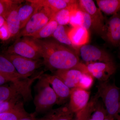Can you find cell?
Masks as SVG:
<instances>
[{"label":"cell","mask_w":120,"mask_h":120,"mask_svg":"<svg viewBox=\"0 0 120 120\" xmlns=\"http://www.w3.org/2000/svg\"><path fill=\"white\" fill-rule=\"evenodd\" d=\"M36 39L41 48L44 65L51 71L86 68L71 49L53 39Z\"/></svg>","instance_id":"1"},{"label":"cell","mask_w":120,"mask_h":120,"mask_svg":"<svg viewBox=\"0 0 120 120\" xmlns=\"http://www.w3.org/2000/svg\"><path fill=\"white\" fill-rule=\"evenodd\" d=\"M34 90L35 111L34 113L35 116L38 114L47 112L52 109L54 105H58L57 96L45 74L39 78Z\"/></svg>","instance_id":"2"},{"label":"cell","mask_w":120,"mask_h":120,"mask_svg":"<svg viewBox=\"0 0 120 120\" xmlns=\"http://www.w3.org/2000/svg\"><path fill=\"white\" fill-rule=\"evenodd\" d=\"M97 93L101 98L107 112V115L116 119L119 115L120 88L109 80L100 82L97 86Z\"/></svg>","instance_id":"3"},{"label":"cell","mask_w":120,"mask_h":120,"mask_svg":"<svg viewBox=\"0 0 120 120\" xmlns=\"http://www.w3.org/2000/svg\"><path fill=\"white\" fill-rule=\"evenodd\" d=\"M4 53L15 54L32 60L42 58L41 46L36 39L30 37L16 39Z\"/></svg>","instance_id":"4"},{"label":"cell","mask_w":120,"mask_h":120,"mask_svg":"<svg viewBox=\"0 0 120 120\" xmlns=\"http://www.w3.org/2000/svg\"><path fill=\"white\" fill-rule=\"evenodd\" d=\"M54 14L49 8L40 6L26 26L16 37V39L24 37H31L52 19Z\"/></svg>","instance_id":"5"},{"label":"cell","mask_w":120,"mask_h":120,"mask_svg":"<svg viewBox=\"0 0 120 120\" xmlns=\"http://www.w3.org/2000/svg\"><path fill=\"white\" fill-rule=\"evenodd\" d=\"M79 6L90 15L92 22L91 28L103 38L105 30V18L94 1L92 0H80Z\"/></svg>","instance_id":"6"},{"label":"cell","mask_w":120,"mask_h":120,"mask_svg":"<svg viewBox=\"0 0 120 120\" xmlns=\"http://www.w3.org/2000/svg\"><path fill=\"white\" fill-rule=\"evenodd\" d=\"M14 65L17 72L23 77L28 78L38 69L44 65L43 60H32L15 54H4Z\"/></svg>","instance_id":"7"},{"label":"cell","mask_w":120,"mask_h":120,"mask_svg":"<svg viewBox=\"0 0 120 120\" xmlns=\"http://www.w3.org/2000/svg\"><path fill=\"white\" fill-rule=\"evenodd\" d=\"M79 54L82 60L91 62H114L113 57L109 52L92 45L86 44L79 47Z\"/></svg>","instance_id":"8"},{"label":"cell","mask_w":120,"mask_h":120,"mask_svg":"<svg viewBox=\"0 0 120 120\" xmlns=\"http://www.w3.org/2000/svg\"><path fill=\"white\" fill-rule=\"evenodd\" d=\"M88 73L100 82L108 81L116 70L115 62H91L86 64Z\"/></svg>","instance_id":"9"},{"label":"cell","mask_w":120,"mask_h":120,"mask_svg":"<svg viewBox=\"0 0 120 120\" xmlns=\"http://www.w3.org/2000/svg\"><path fill=\"white\" fill-rule=\"evenodd\" d=\"M103 38L114 46H120V11L112 15L106 23Z\"/></svg>","instance_id":"10"},{"label":"cell","mask_w":120,"mask_h":120,"mask_svg":"<svg viewBox=\"0 0 120 120\" xmlns=\"http://www.w3.org/2000/svg\"><path fill=\"white\" fill-rule=\"evenodd\" d=\"M88 72L86 69L73 68L55 71L54 75L60 79L70 89L77 87L82 75Z\"/></svg>","instance_id":"11"},{"label":"cell","mask_w":120,"mask_h":120,"mask_svg":"<svg viewBox=\"0 0 120 120\" xmlns=\"http://www.w3.org/2000/svg\"><path fill=\"white\" fill-rule=\"evenodd\" d=\"M90 92L79 87L71 89L68 103L70 109L75 114L83 109L90 100Z\"/></svg>","instance_id":"12"},{"label":"cell","mask_w":120,"mask_h":120,"mask_svg":"<svg viewBox=\"0 0 120 120\" xmlns=\"http://www.w3.org/2000/svg\"><path fill=\"white\" fill-rule=\"evenodd\" d=\"M23 1L17 0L4 17L9 34V38L16 37L20 31V22L18 10Z\"/></svg>","instance_id":"13"},{"label":"cell","mask_w":120,"mask_h":120,"mask_svg":"<svg viewBox=\"0 0 120 120\" xmlns=\"http://www.w3.org/2000/svg\"><path fill=\"white\" fill-rule=\"evenodd\" d=\"M58 99V105H61L66 102L70 98L71 89L54 75L45 74Z\"/></svg>","instance_id":"14"},{"label":"cell","mask_w":120,"mask_h":120,"mask_svg":"<svg viewBox=\"0 0 120 120\" xmlns=\"http://www.w3.org/2000/svg\"><path fill=\"white\" fill-rule=\"evenodd\" d=\"M69 38L73 49L76 50L79 47L87 44L90 38L88 31L82 26L72 27L68 32Z\"/></svg>","instance_id":"15"},{"label":"cell","mask_w":120,"mask_h":120,"mask_svg":"<svg viewBox=\"0 0 120 120\" xmlns=\"http://www.w3.org/2000/svg\"><path fill=\"white\" fill-rule=\"evenodd\" d=\"M26 1V4L20 5L18 8V15L20 22V30L25 27L40 7L31 2L30 0Z\"/></svg>","instance_id":"16"},{"label":"cell","mask_w":120,"mask_h":120,"mask_svg":"<svg viewBox=\"0 0 120 120\" xmlns=\"http://www.w3.org/2000/svg\"><path fill=\"white\" fill-rule=\"evenodd\" d=\"M31 2L39 6L46 7L55 14L57 12L75 4L78 0H30Z\"/></svg>","instance_id":"17"},{"label":"cell","mask_w":120,"mask_h":120,"mask_svg":"<svg viewBox=\"0 0 120 120\" xmlns=\"http://www.w3.org/2000/svg\"><path fill=\"white\" fill-rule=\"evenodd\" d=\"M75 116V114L72 112L67 104L51 109L44 117L48 120H73Z\"/></svg>","instance_id":"18"},{"label":"cell","mask_w":120,"mask_h":120,"mask_svg":"<svg viewBox=\"0 0 120 120\" xmlns=\"http://www.w3.org/2000/svg\"><path fill=\"white\" fill-rule=\"evenodd\" d=\"M19 95L22 97L24 101L26 102V97L23 91L13 83L0 86V102Z\"/></svg>","instance_id":"19"},{"label":"cell","mask_w":120,"mask_h":120,"mask_svg":"<svg viewBox=\"0 0 120 120\" xmlns=\"http://www.w3.org/2000/svg\"><path fill=\"white\" fill-rule=\"evenodd\" d=\"M30 114L26 111L23 101H22L13 109L0 113V120H19Z\"/></svg>","instance_id":"20"},{"label":"cell","mask_w":120,"mask_h":120,"mask_svg":"<svg viewBox=\"0 0 120 120\" xmlns=\"http://www.w3.org/2000/svg\"><path fill=\"white\" fill-rule=\"evenodd\" d=\"M97 5L101 11L113 15L120 11V0H97Z\"/></svg>","instance_id":"21"},{"label":"cell","mask_w":120,"mask_h":120,"mask_svg":"<svg viewBox=\"0 0 120 120\" xmlns=\"http://www.w3.org/2000/svg\"><path fill=\"white\" fill-rule=\"evenodd\" d=\"M58 25L55 20L51 19L43 28L30 37L35 39H42L52 37Z\"/></svg>","instance_id":"22"},{"label":"cell","mask_w":120,"mask_h":120,"mask_svg":"<svg viewBox=\"0 0 120 120\" xmlns=\"http://www.w3.org/2000/svg\"><path fill=\"white\" fill-rule=\"evenodd\" d=\"M78 4L79 0L75 4L58 11L54 14L52 19L55 20L58 25L65 26L68 24L70 22L72 10L78 5Z\"/></svg>","instance_id":"23"},{"label":"cell","mask_w":120,"mask_h":120,"mask_svg":"<svg viewBox=\"0 0 120 120\" xmlns=\"http://www.w3.org/2000/svg\"><path fill=\"white\" fill-rule=\"evenodd\" d=\"M99 99L95 102L92 112L87 120H104L107 116L103 102L99 100Z\"/></svg>","instance_id":"24"},{"label":"cell","mask_w":120,"mask_h":120,"mask_svg":"<svg viewBox=\"0 0 120 120\" xmlns=\"http://www.w3.org/2000/svg\"><path fill=\"white\" fill-rule=\"evenodd\" d=\"M69 30V29L67 28L65 26L58 25L52 37L56 39V41L60 43L71 46L73 49L68 36Z\"/></svg>","instance_id":"25"},{"label":"cell","mask_w":120,"mask_h":120,"mask_svg":"<svg viewBox=\"0 0 120 120\" xmlns=\"http://www.w3.org/2000/svg\"><path fill=\"white\" fill-rule=\"evenodd\" d=\"M98 98H99L96 94L91 98L86 107L75 114L73 120H87L92 112L95 102Z\"/></svg>","instance_id":"26"},{"label":"cell","mask_w":120,"mask_h":120,"mask_svg":"<svg viewBox=\"0 0 120 120\" xmlns=\"http://www.w3.org/2000/svg\"><path fill=\"white\" fill-rule=\"evenodd\" d=\"M83 19V12L79 7L78 4V5L72 10L69 23L72 27L82 26Z\"/></svg>","instance_id":"27"},{"label":"cell","mask_w":120,"mask_h":120,"mask_svg":"<svg viewBox=\"0 0 120 120\" xmlns=\"http://www.w3.org/2000/svg\"><path fill=\"white\" fill-rule=\"evenodd\" d=\"M22 97L21 95L0 102V113L8 112L13 109L20 101Z\"/></svg>","instance_id":"28"},{"label":"cell","mask_w":120,"mask_h":120,"mask_svg":"<svg viewBox=\"0 0 120 120\" xmlns=\"http://www.w3.org/2000/svg\"><path fill=\"white\" fill-rule=\"evenodd\" d=\"M94 77L88 72H84L82 75L77 87L88 90L94 82Z\"/></svg>","instance_id":"29"},{"label":"cell","mask_w":120,"mask_h":120,"mask_svg":"<svg viewBox=\"0 0 120 120\" xmlns=\"http://www.w3.org/2000/svg\"><path fill=\"white\" fill-rule=\"evenodd\" d=\"M17 0H0V16L5 17Z\"/></svg>","instance_id":"30"},{"label":"cell","mask_w":120,"mask_h":120,"mask_svg":"<svg viewBox=\"0 0 120 120\" xmlns=\"http://www.w3.org/2000/svg\"><path fill=\"white\" fill-rule=\"evenodd\" d=\"M81 9L83 11L84 16L83 22L82 27L88 31L89 29L91 28L92 26L91 19L90 15L82 9Z\"/></svg>","instance_id":"31"},{"label":"cell","mask_w":120,"mask_h":120,"mask_svg":"<svg viewBox=\"0 0 120 120\" xmlns=\"http://www.w3.org/2000/svg\"><path fill=\"white\" fill-rule=\"evenodd\" d=\"M8 31L6 24H4L0 28V38L4 40L9 39Z\"/></svg>","instance_id":"32"},{"label":"cell","mask_w":120,"mask_h":120,"mask_svg":"<svg viewBox=\"0 0 120 120\" xmlns=\"http://www.w3.org/2000/svg\"><path fill=\"white\" fill-rule=\"evenodd\" d=\"M8 82H11L10 80L0 73V86L4 85Z\"/></svg>","instance_id":"33"},{"label":"cell","mask_w":120,"mask_h":120,"mask_svg":"<svg viewBox=\"0 0 120 120\" xmlns=\"http://www.w3.org/2000/svg\"><path fill=\"white\" fill-rule=\"evenodd\" d=\"M35 116H36L33 113L30 114V116L22 118L19 120H38V118H36Z\"/></svg>","instance_id":"34"},{"label":"cell","mask_w":120,"mask_h":120,"mask_svg":"<svg viewBox=\"0 0 120 120\" xmlns=\"http://www.w3.org/2000/svg\"><path fill=\"white\" fill-rule=\"evenodd\" d=\"M5 19L4 17L0 16V28L5 23Z\"/></svg>","instance_id":"35"},{"label":"cell","mask_w":120,"mask_h":120,"mask_svg":"<svg viewBox=\"0 0 120 120\" xmlns=\"http://www.w3.org/2000/svg\"><path fill=\"white\" fill-rule=\"evenodd\" d=\"M116 120L113 117L110 116H106V117L105 118V120Z\"/></svg>","instance_id":"36"},{"label":"cell","mask_w":120,"mask_h":120,"mask_svg":"<svg viewBox=\"0 0 120 120\" xmlns=\"http://www.w3.org/2000/svg\"><path fill=\"white\" fill-rule=\"evenodd\" d=\"M38 120H48L46 118H45V117H43L41 118H38Z\"/></svg>","instance_id":"37"},{"label":"cell","mask_w":120,"mask_h":120,"mask_svg":"<svg viewBox=\"0 0 120 120\" xmlns=\"http://www.w3.org/2000/svg\"><path fill=\"white\" fill-rule=\"evenodd\" d=\"M115 119L116 120H120V115H118L117 116Z\"/></svg>","instance_id":"38"},{"label":"cell","mask_w":120,"mask_h":120,"mask_svg":"<svg viewBox=\"0 0 120 120\" xmlns=\"http://www.w3.org/2000/svg\"><path fill=\"white\" fill-rule=\"evenodd\" d=\"M119 115H120V109H119Z\"/></svg>","instance_id":"39"},{"label":"cell","mask_w":120,"mask_h":120,"mask_svg":"<svg viewBox=\"0 0 120 120\" xmlns=\"http://www.w3.org/2000/svg\"><path fill=\"white\" fill-rule=\"evenodd\" d=\"M119 57H120V54H119Z\"/></svg>","instance_id":"40"}]
</instances>
